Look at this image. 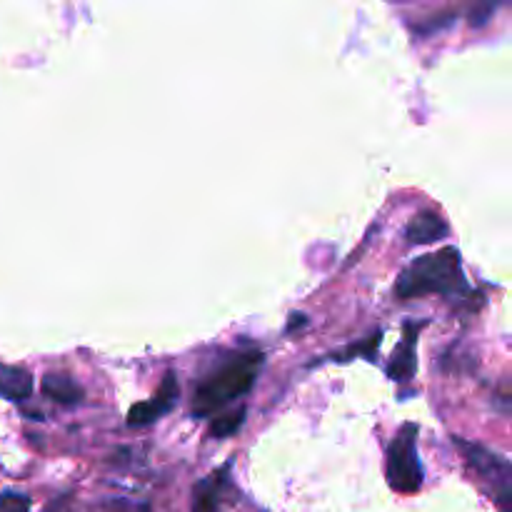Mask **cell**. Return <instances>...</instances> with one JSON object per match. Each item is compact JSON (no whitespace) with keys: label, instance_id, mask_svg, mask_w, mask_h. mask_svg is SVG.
I'll return each instance as SVG.
<instances>
[{"label":"cell","instance_id":"13","mask_svg":"<svg viewBox=\"0 0 512 512\" xmlns=\"http://www.w3.org/2000/svg\"><path fill=\"white\" fill-rule=\"evenodd\" d=\"M453 23H455V10H443V13L428 18V23L415 25V30H418L420 35H430V33H435V30L448 28V25H453Z\"/></svg>","mask_w":512,"mask_h":512},{"label":"cell","instance_id":"9","mask_svg":"<svg viewBox=\"0 0 512 512\" xmlns=\"http://www.w3.org/2000/svg\"><path fill=\"white\" fill-rule=\"evenodd\" d=\"M45 398L55 400L60 405H78L83 400V388L75 383V378L65 373H48L43 378Z\"/></svg>","mask_w":512,"mask_h":512},{"label":"cell","instance_id":"12","mask_svg":"<svg viewBox=\"0 0 512 512\" xmlns=\"http://www.w3.org/2000/svg\"><path fill=\"white\" fill-rule=\"evenodd\" d=\"M0 512H30V498L23 493H0Z\"/></svg>","mask_w":512,"mask_h":512},{"label":"cell","instance_id":"3","mask_svg":"<svg viewBox=\"0 0 512 512\" xmlns=\"http://www.w3.org/2000/svg\"><path fill=\"white\" fill-rule=\"evenodd\" d=\"M390 488L398 493H418L423 485V463L418 458V425L408 423L398 430L388 448V463H385Z\"/></svg>","mask_w":512,"mask_h":512},{"label":"cell","instance_id":"10","mask_svg":"<svg viewBox=\"0 0 512 512\" xmlns=\"http://www.w3.org/2000/svg\"><path fill=\"white\" fill-rule=\"evenodd\" d=\"M33 395V378L20 368L0 365V398L5 400H28Z\"/></svg>","mask_w":512,"mask_h":512},{"label":"cell","instance_id":"4","mask_svg":"<svg viewBox=\"0 0 512 512\" xmlns=\"http://www.w3.org/2000/svg\"><path fill=\"white\" fill-rule=\"evenodd\" d=\"M455 445L460 448V453L465 455L470 468L485 480H493V483L500 485V508L503 512H508V503H510V465L508 460L500 458V455L490 453L488 448L475 443H465L463 438H453Z\"/></svg>","mask_w":512,"mask_h":512},{"label":"cell","instance_id":"7","mask_svg":"<svg viewBox=\"0 0 512 512\" xmlns=\"http://www.w3.org/2000/svg\"><path fill=\"white\" fill-rule=\"evenodd\" d=\"M448 233H450L448 223H445L438 213H433V210H423V213H418L413 220H410L408 230H405V238H408V243L413 245H428V243H435V240L448 238Z\"/></svg>","mask_w":512,"mask_h":512},{"label":"cell","instance_id":"14","mask_svg":"<svg viewBox=\"0 0 512 512\" xmlns=\"http://www.w3.org/2000/svg\"><path fill=\"white\" fill-rule=\"evenodd\" d=\"M493 10H495V5H490V3L478 5V8H475L473 13H470V23H473V25H483L485 20H488V15L493 13Z\"/></svg>","mask_w":512,"mask_h":512},{"label":"cell","instance_id":"1","mask_svg":"<svg viewBox=\"0 0 512 512\" xmlns=\"http://www.w3.org/2000/svg\"><path fill=\"white\" fill-rule=\"evenodd\" d=\"M263 360L265 355L260 350H248L243 355H235L223 368L208 375L193 395V415L208 418V415L218 413L220 408H225L233 400L248 395L260 368H263Z\"/></svg>","mask_w":512,"mask_h":512},{"label":"cell","instance_id":"6","mask_svg":"<svg viewBox=\"0 0 512 512\" xmlns=\"http://www.w3.org/2000/svg\"><path fill=\"white\" fill-rule=\"evenodd\" d=\"M423 325L425 323H413V320H408L403 328V340H400L398 348L393 350L388 375L393 380H398V383H408L415 375V370H418V353H415V348H418V335L420 330H423Z\"/></svg>","mask_w":512,"mask_h":512},{"label":"cell","instance_id":"15","mask_svg":"<svg viewBox=\"0 0 512 512\" xmlns=\"http://www.w3.org/2000/svg\"><path fill=\"white\" fill-rule=\"evenodd\" d=\"M308 323V318H305L303 313H295V315H290V323H288V333H293V330H298V328H303V325Z\"/></svg>","mask_w":512,"mask_h":512},{"label":"cell","instance_id":"5","mask_svg":"<svg viewBox=\"0 0 512 512\" xmlns=\"http://www.w3.org/2000/svg\"><path fill=\"white\" fill-rule=\"evenodd\" d=\"M178 393L180 390H178V378H175V373H165V378H163V383H160L155 398H150V400H145V403H138L130 408L128 425H133V428H143V425L155 423L160 415H165L173 410L175 400H178Z\"/></svg>","mask_w":512,"mask_h":512},{"label":"cell","instance_id":"8","mask_svg":"<svg viewBox=\"0 0 512 512\" xmlns=\"http://www.w3.org/2000/svg\"><path fill=\"white\" fill-rule=\"evenodd\" d=\"M228 470L230 468L218 470V473L208 475V478L195 485L193 512H218L220 498H223V490L228 485Z\"/></svg>","mask_w":512,"mask_h":512},{"label":"cell","instance_id":"11","mask_svg":"<svg viewBox=\"0 0 512 512\" xmlns=\"http://www.w3.org/2000/svg\"><path fill=\"white\" fill-rule=\"evenodd\" d=\"M245 420V408H238L235 413H228L223 415V418L213 420V425H210V433L215 435V438H230V435H235L240 430V425H243Z\"/></svg>","mask_w":512,"mask_h":512},{"label":"cell","instance_id":"2","mask_svg":"<svg viewBox=\"0 0 512 512\" xmlns=\"http://www.w3.org/2000/svg\"><path fill=\"white\" fill-rule=\"evenodd\" d=\"M463 288L465 275L460 253L455 248H443L433 255H423L405 268L395 283V295L400 300H413L423 295H455Z\"/></svg>","mask_w":512,"mask_h":512}]
</instances>
